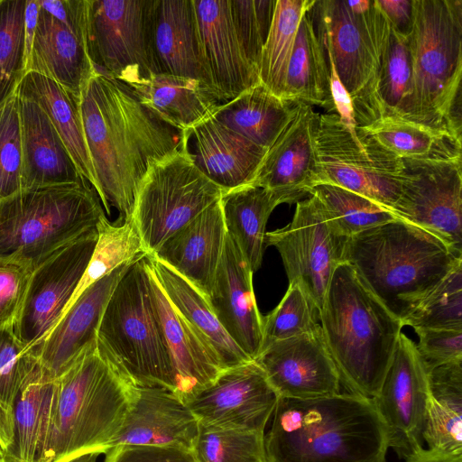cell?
<instances>
[{
  "instance_id": "1",
  "label": "cell",
  "mask_w": 462,
  "mask_h": 462,
  "mask_svg": "<svg viewBox=\"0 0 462 462\" xmlns=\"http://www.w3.org/2000/svg\"><path fill=\"white\" fill-rule=\"evenodd\" d=\"M85 141L95 171L96 193L106 213L131 218L152 162L180 150L186 134L143 106L124 83L95 70L79 97Z\"/></svg>"
},
{
  "instance_id": "2",
  "label": "cell",
  "mask_w": 462,
  "mask_h": 462,
  "mask_svg": "<svg viewBox=\"0 0 462 462\" xmlns=\"http://www.w3.org/2000/svg\"><path fill=\"white\" fill-rule=\"evenodd\" d=\"M271 419L266 462H386L388 430L373 399L279 398Z\"/></svg>"
},
{
  "instance_id": "3",
  "label": "cell",
  "mask_w": 462,
  "mask_h": 462,
  "mask_svg": "<svg viewBox=\"0 0 462 462\" xmlns=\"http://www.w3.org/2000/svg\"><path fill=\"white\" fill-rule=\"evenodd\" d=\"M344 262L402 323L462 264V254L432 234L394 219L349 237Z\"/></svg>"
},
{
  "instance_id": "4",
  "label": "cell",
  "mask_w": 462,
  "mask_h": 462,
  "mask_svg": "<svg viewBox=\"0 0 462 462\" xmlns=\"http://www.w3.org/2000/svg\"><path fill=\"white\" fill-rule=\"evenodd\" d=\"M319 324L341 385L374 399L392 361L402 321L342 263L327 289Z\"/></svg>"
},
{
  "instance_id": "5",
  "label": "cell",
  "mask_w": 462,
  "mask_h": 462,
  "mask_svg": "<svg viewBox=\"0 0 462 462\" xmlns=\"http://www.w3.org/2000/svg\"><path fill=\"white\" fill-rule=\"evenodd\" d=\"M135 385L92 342L57 378L42 462H67L81 454H105L123 426Z\"/></svg>"
},
{
  "instance_id": "6",
  "label": "cell",
  "mask_w": 462,
  "mask_h": 462,
  "mask_svg": "<svg viewBox=\"0 0 462 462\" xmlns=\"http://www.w3.org/2000/svg\"><path fill=\"white\" fill-rule=\"evenodd\" d=\"M412 3L411 81L396 116L461 140L462 1Z\"/></svg>"
},
{
  "instance_id": "7",
  "label": "cell",
  "mask_w": 462,
  "mask_h": 462,
  "mask_svg": "<svg viewBox=\"0 0 462 462\" xmlns=\"http://www.w3.org/2000/svg\"><path fill=\"white\" fill-rule=\"evenodd\" d=\"M97 346L135 386L174 391V373L154 300L147 254L130 263L103 312Z\"/></svg>"
},
{
  "instance_id": "8",
  "label": "cell",
  "mask_w": 462,
  "mask_h": 462,
  "mask_svg": "<svg viewBox=\"0 0 462 462\" xmlns=\"http://www.w3.org/2000/svg\"><path fill=\"white\" fill-rule=\"evenodd\" d=\"M104 215L87 180L22 189L0 200V256L24 259L35 268L96 228Z\"/></svg>"
},
{
  "instance_id": "9",
  "label": "cell",
  "mask_w": 462,
  "mask_h": 462,
  "mask_svg": "<svg viewBox=\"0 0 462 462\" xmlns=\"http://www.w3.org/2000/svg\"><path fill=\"white\" fill-rule=\"evenodd\" d=\"M315 33L350 95L356 127L381 113L376 76L390 23L376 0H315L310 9Z\"/></svg>"
},
{
  "instance_id": "10",
  "label": "cell",
  "mask_w": 462,
  "mask_h": 462,
  "mask_svg": "<svg viewBox=\"0 0 462 462\" xmlns=\"http://www.w3.org/2000/svg\"><path fill=\"white\" fill-rule=\"evenodd\" d=\"M185 134L180 150L151 163L137 193L132 217L147 254L217 202L223 192L196 166Z\"/></svg>"
},
{
  "instance_id": "11",
  "label": "cell",
  "mask_w": 462,
  "mask_h": 462,
  "mask_svg": "<svg viewBox=\"0 0 462 462\" xmlns=\"http://www.w3.org/2000/svg\"><path fill=\"white\" fill-rule=\"evenodd\" d=\"M315 152L318 184L346 189L391 211L404 175L402 159L357 130L352 134L335 113L319 114Z\"/></svg>"
},
{
  "instance_id": "12",
  "label": "cell",
  "mask_w": 462,
  "mask_h": 462,
  "mask_svg": "<svg viewBox=\"0 0 462 462\" xmlns=\"http://www.w3.org/2000/svg\"><path fill=\"white\" fill-rule=\"evenodd\" d=\"M348 237L328 220L312 195L297 202L292 220L267 232L265 245L274 246L282 260L289 283H294L321 310L336 268L344 262Z\"/></svg>"
},
{
  "instance_id": "13",
  "label": "cell",
  "mask_w": 462,
  "mask_h": 462,
  "mask_svg": "<svg viewBox=\"0 0 462 462\" xmlns=\"http://www.w3.org/2000/svg\"><path fill=\"white\" fill-rule=\"evenodd\" d=\"M402 162L404 175L391 212L462 254V157Z\"/></svg>"
},
{
  "instance_id": "14",
  "label": "cell",
  "mask_w": 462,
  "mask_h": 462,
  "mask_svg": "<svg viewBox=\"0 0 462 462\" xmlns=\"http://www.w3.org/2000/svg\"><path fill=\"white\" fill-rule=\"evenodd\" d=\"M154 0H88L86 46L96 70L152 72Z\"/></svg>"
},
{
  "instance_id": "15",
  "label": "cell",
  "mask_w": 462,
  "mask_h": 462,
  "mask_svg": "<svg viewBox=\"0 0 462 462\" xmlns=\"http://www.w3.org/2000/svg\"><path fill=\"white\" fill-rule=\"evenodd\" d=\"M97 240L96 227L34 268L23 310L13 328L27 350L40 346L60 319L88 264Z\"/></svg>"
},
{
  "instance_id": "16",
  "label": "cell",
  "mask_w": 462,
  "mask_h": 462,
  "mask_svg": "<svg viewBox=\"0 0 462 462\" xmlns=\"http://www.w3.org/2000/svg\"><path fill=\"white\" fill-rule=\"evenodd\" d=\"M430 396L416 344L401 333L378 394L373 399L388 430L389 448L405 458L422 446Z\"/></svg>"
},
{
  "instance_id": "17",
  "label": "cell",
  "mask_w": 462,
  "mask_h": 462,
  "mask_svg": "<svg viewBox=\"0 0 462 462\" xmlns=\"http://www.w3.org/2000/svg\"><path fill=\"white\" fill-rule=\"evenodd\" d=\"M279 396L255 360L227 368L187 403L199 423L265 433Z\"/></svg>"
},
{
  "instance_id": "18",
  "label": "cell",
  "mask_w": 462,
  "mask_h": 462,
  "mask_svg": "<svg viewBox=\"0 0 462 462\" xmlns=\"http://www.w3.org/2000/svg\"><path fill=\"white\" fill-rule=\"evenodd\" d=\"M255 361L279 398L310 399L340 393L339 374L321 327L268 344Z\"/></svg>"
},
{
  "instance_id": "19",
  "label": "cell",
  "mask_w": 462,
  "mask_h": 462,
  "mask_svg": "<svg viewBox=\"0 0 462 462\" xmlns=\"http://www.w3.org/2000/svg\"><path fill=\"white\" fill-rule=\"evenodd\" d=\"M319 114L294 102L292 116L267 150L253 185L271 191L282 203H297L318 185L315 136Z\"/></svg>"
},
{
  "instance_id": "20",
  "label": "cell",
  "mask_w": 462,
  "mask_h": 462,
  "mask_svg": "<svg viewBox=\"0 0 462 462\" xmlns=\"http://www.w3.org/2000/svg\"><path fill=\"white\" fill-rule=\"evenodd\" d=\"M253 274L227 235L208 301L230 338L255 360L263 346V316L254 292Z\"/></svg>"
},
{
  "instance_id": "21",
  "label": "cell",
  "mask_w": 462,
  "mask_h": 462,
  "mask_svg": "<svg viewBox=\"0 0 462 462\" xmlns=\"http://www.w3.org/2000/svg\"><path fill=\"white\" fill-rule=\"evenodd\" d=\"M202 53L212 89L221 104L260 83L232 21L230 0H193Z\"/></svg>"
},
{
  "instance_id": "22",
  "label": "cell",
  "mask_w": 462,
  "mask_h": 462,
  "mask_svg": "<svg viewBox=\"0 0 462 462\" xmlns=\"http://www.w3.org/2000/svg\"><path fill=\"white\" fill-rule=\"evenodd\" d=\"M131 262L120 265L85 290L41 345L30 351L45 375L59 378L83 349L96 341L106 305Z\"/></svg>"
},
{
  "instance_id": "23",
  "label": "cell",
  "mask_w": 462,
  "mask_h": 462,
  "mask_svg": "<svg viewBox=\"0 0 462 462\" xmlns=\"http://www.w3.org/2000/svg\"><path fill=\"white\" fill-rule=\"evenodd\" d=\"M199 424L188 405L173 392L162 387L136 386L123 426L110 448L160 446L191 450Z\"/></svg>"
},
{
  "instance_id": "24",
  "label": "cell",
  "mask_w": 462,
  "mask_h": 462,
  "mask_svg": "<svg viewBox=\"0 0 462 462\" xmlns=\"http://www.w3.org/2000/svg\"><path fill=\"white\" fill-rule=\"evenodd\" d=\"M162 121L180 133L213 116L221 103L203 81L169 74L128 69L116 78Z\"/></svg>"
},
{
  "instance_id": "25",
  "label": "cell",
  "mask_w": 462,
  "mask_h": 462,
  "mask_svg": "<svg viewBox=\"0 0 462 462\" xmlns=\"http://www.w3.org/2000/svg\"><path fill=\"white\" fill-rule=\"evenodd\" d=\"M226 236L219 199L150 255L175 271L208 300Z\"/></svg>"
},
{
  "instance_id": "26",
  "label": "cell",
  "mask_w": 462,
  "mask_h": 462,
  "mask_svg": "<svg viewBox=\"0 0 462 462\" xmlns=\"http://www.w3.org/2000/svg\"><path fill=\"white\" fill-rule=\"evenodd\" d=\"M152 42L153 73L196 79L212 89L193 0H154Z\"/></svg>"
},
{
  "instance_id": "27",
  "label": "cell",
  "mask_w": 462,
  "mask_h": 462,
  "mask_svg": "<svg viewBox=\"0 0 462 462\" xmlns=\"http://www.w3.org/2000/svg\"><path fill=\"white\" fill-rule=\"evenodd\" d=\"M198 169L223 191L252 184L267 149L211 116L188 132Z\"/></svg>"
},
{
  "instance_id": "28",
  "label": "cell",
  "mask_w": 462,
  "mask_h": 462,
  "mask_svg": "<svg viewBox=\"0 0 462 462\" xmlns=\"http://www.w3.org/2000/svg\"><path fill=\"white\" fill-rule=\"evenodd\" d=\"M149 269L152 290L173 367V393L187 404L209 386L224 368L217 355L169 301L150 264Z\"/></svg>"
},
{
  "instance_id": "29",
  "label": "cell",
  "mask_w": 462,
  "mask_h": 462,
  "mask_svg": "<svg viewBox=\"0 0 462 462\" xmlns=\"http://www.w3.org/2000/svg\"><path fill=\"white\" fill-rule=\"evenodd\" d=\"M95 70L85 33L57 20L40 6L26 73L33 71L49 78L79 98Z\"/></svg>"
},
{
  "instance_id": "30",
  "label": "cell",
  "mask_w": 462,
  "mask_h": 462,
  "mask_svg": "<svg viewBox=\"0 0 462 462\" xmlns=\"http://www.w3.org/2000/svg\"><path fill=\"white\" fill-rule=\"evenodd\" d=\"M23 139L22 189L86 180L47 115L18 97Z\"/></svg>"
},
{
  "instance_id": "31",
  "label": "cell",
  "mask_w": 462,
  "mask_h": 462,
  "mask_svg": "<svg viewBox=\"0 0 462 462\" xmlns=\"http://www.w3.org/2000/svg\"><path fill=\"white\" fill-rule=\"evenodd\" d=\"M151 270L177 311L218 357L224 370L252 361L230 338L208 300L175 271L147 254Z\"/></svg>"
},
{
  "instance_id": "32",
  "label": "cell",
  "mask_w": 462,
  "mask_h": 462,
  "mask_svg": "<svg viewBox=\"0 0 462 462\" xmlns=\"http://www.w3.org/2000/svg\"><path fill=\"white\" fill-rule=\"evenodd\" d=\"M14 94L34 102L47 115L79 172L96 191L97 180L85 141L79 98L52 79L33 71L24 75Z\"/></svg>"
},
{
  "instance_id": "33",
  "label": "cell",
  "mask_w": 462,
  "mask_h": 462,
  "mask_svg": "<svg viewBox=\"0 0 462 462\" xmlns=\"http://www.w3.org/2000/svg\"><path fill=\"white\" fill-rule=\"evenodd\" d=\"M280 204L271 191L253 184L222 192L220 205L226 233L253 273L262 265L269 217Z\"/></svg>"
},
{
  "instance_id": "34",
  "label": "cell",
  "mask_w": 462,
  "mask_h": 462,
  "mask_svg": "<svg viewBox=\"0 0 462 462\" xmlns=\"http://www.w3.org/2000/svg\"><path fill=\"white\" fill-rule=\"evenodd\" d=\"M294 102L273 94L261 82L218 106L214 117L220 123L269 149L292 116Z\"/></svg>"
},
{
  "instance_id": "35",
  "label": "cell",
  "mask_w": 462,
  "mask_h": 462,
  "mask_svg": "<svg viewBox=\"0 0 462 462\" xmlns=\"http://www.w3.org/2000/svg\"><path fill=\"white\" fill-rule=\"evenodd\" d=\"M430 396L423 441L429 448L462 454V360L428 371Z\"/></svg>"
},
{
  "instance_id": "36",
  "label": "cell",
  "mask_w": 462,
  "mask_h": 462,
  "mask_svg": "<svg viewBox=\"0 0 462 462\" xmlns=\"http://www.w3.org/2000/svg\"><path fill=\"white\" fill-rule=\"evenodd\" d=\"M282 99L319 106L334 111L328 62L314 31L310 10L301 18L291 56Z\"/></svg>"
},
{
  "instance_id": "37",
  "label": "cell",
  "mask_w": 462,
  "mask_h": 462,
  "mask_svg": "<svg viewBox=\"0 0 462 462\" xmlns=\"http://www.w3.org/2000/svg\"><path fill=\"white\" fill-rule=\"evenodd\" d=\"M356 130L401 159L462 157L460 139L396 115H381Z\"/></svg>"
},
{
  "instance_id": "38",
  "label": "cell",
  "mask_w": 462,
  "mask_h": 462,
  "mask_svg": "<svg viewBox=\"0 0 462 462\" xmlns=\"http://www.w3.org/2000/svg\"><path fill=\"white\" fill-rule=\"evenodd\" d=\"M57 379L45 375L38 366L19 393L14 406V443L11 457L16 462H42Z\"/></svg>"
},
{
  "instance_id": "39",
  "label": "cell",
  "mask_w": 462,
  "mask_h": 462,
  "mask_svg": "<svg viewBox=\"0 0 462 462\" xmlns=\"http://www.w3.org/2000/svg\"><path fill=\"white\" fill-rule=\"evenodd\" d=\"M315 0H276L270 32L263 49L260 82L282 99L284 82L299 26Z\"/></svg>"
},
{
  "instance_id": "40",
  "label": "cell",
  "mask_w": 462,
  "mask_h": 462,
  "mask_svg": "<svg viewBox=\"0 0 462 462\" xmlns=\"http://www.w3.org/2000/svg\"><path fill=\"white\" fill-rule=\"evenodd\" d=\"M97 231L93 254L64 312L93 283L120 265L146 254L133 217L111 222L104 215L97 225Z\"/></svg>"
},
{
  "instance_id": "41",
  "label": "cell",
  "mask_w": 462,
  "mask_h": 462,
  "mask_svg": "<svg viewBox=\"0 0 462 462\" xmlns=\"http://www.w3.org/2000/svg\"><path fill=\"white\" fill-rule=\"evenodd\" d=\"M310 195L319 200L333 227L348 238L397 219L389 209L373 200L332 184H318L311 189Z\"/></svg>"
},
{
  "instance_id": "42",
  "label": "cell",
  "mask_w": 462,
  "mask_h": 462,
  "mask_svg": "<svg viewBox=\"0 0 462 462\" xmlns=\"http://www.w3.org/2000/svg\"><path fill=\"white\" fill-rule=\"evenodd\" d=\"M411 81L409 36L401 34L390 25L381 46L376 76V94L381 106L379 116L400 113L408 97Z\"/></svg>"
},
{
  "instance_id": "43",
  "label": "cell",
  "mask_w": 462,
  "mask_h": 462,
  "mask_svg": "<svg viewBox=\"0 0 462 462\" xmlns=\"http://www.w3.org/2000/svg\"><path fill=\"white\" fill-rule=\"evenodd\" d=\"M196 462H266L264 433L199 424Z\"/></svg>"
},
{
  "instance_id": "44",
  "label": "cell",
  "mask_w": 462,
  "mask_h": 462,
  "mask_svg": "<svg viewBox=\"0 0 462 462\" xmlns=\"http://www.w3.org/2000/svg\"><path fill=\"white\" fill-rule=\"evenodd\" d=\"M26 0H0V105L14 95L26 74Z\"/></svg>"
},
{
  "instance_id": "45",
  "label": "cell",
  "mask_w": 462,
  "mask_h": 462,
  "mask_svg": "<svg viewBox=\"0 0 462 462\" xmlns=\"http://www.w3.org/2000/svg\"><path fill=\"white\" fill-rule=\"evenodd\" d=\"M415 331L462 329V264L441 282L402 321Z\"/></svg>"
},
{
  "instance_id": "46",
  "label": "cell",
  "mask_w": 462,
  "mask_h": 462,
  "mask_svg": "<svg viewBox=\"0 0 462 462\" xmlns=\"http://www.w3.org/2000/svg\"><path fill=\"white\" fill-rule=\"evenodd\" d=\"M319 327V311L314 302L300 286L289 283L280 303L263 317L262 349L272 342L297 337Z\"/></svg>"
},
{
  "instance_id": "47",
  "label": "cell",
  "mask_w": 462,
  "mask_h": 462,
  "mask_svg": "<svg viewBox=\"0 0 462 462\" xmlns=\"http://www.w3.org/2000/svg\"><path fill=\"white\" fill-rule=\"evenodd\" d=\"M23 139L19 99L0 105V200L22 190Z\"/></svg>"
},
{
  "instance_id": "48",
  "label": "cell",
  "mask_w": 462,
  "mask_h": 462,
  "mask_svg": "<svg viewBox=\"0 0 462 462\" xmlns=\"http://www.w3.org/2000/svg\"><path fill=\"white\" fill-rule=\"evenodd\" d=\"M276 0H230L232 21L244 52L259 74Z\"/></svg>"
},
{
  "instance_id": "49",
  "label": "cell",
  "mask_w": 462,
  "mask_h": 462,
  "mask_svg": "<svg viewBox=\"0 0 462 462\" xmlns=\"http://www.w3.org/2000/svg\"><path fill=\"white\" fill-rule=\"evenodd\" d=\"M37 368L36 357L22 345L13 329L0 330V401L14 408Z\"/></svg>"
},
{
  "instance_id": "50",
  "label": "cell",
  "mask_w": 462,
  "mask_h": 462,
  "mask_svg": "<svg viewBox=\"0 0 462 462\" xmlns=\"http://www.w3.org/2000/svg\"><path fill=\"white\" fill-rule=\"evenodd\" d=\"M33 270L29 261L0 256V330L13 329L17 321Z\"/></svg>"
},
{
  "instance_id": "51",
  "label": "cell",
  "mask_w": 462,
  "mask_h": 462,
  "mask_svg": "<svg viewBox=\"0 0 462 462\" xmlns=\"http://www.w3.org/2000/svg\"><path fill=\"white\" fill-rule=\"evenodd\" d=\"M416 345L427 369L462 360V329H420Z\"/></svg>"
},
{
  "instance_id": "52",
  "label": "cell",
  "mask_w": 462,
  "mask_h": 462,
  "mask_svg": "<svg viewBox=\"0 0 462 462\" xmlns=\"http://www.w3.org/2000/svg\"><path fill=\"white\" fill-rule=\"evenodd\" d=\"M104 455L103 462H196L191 450L177 447L117 446Z\"/></svg>"
},
{
  "instance_id": "53",
  "label": "cell",
  "mask_w": 462,
  "mask_h": 462,
  "mask_svg": "<svg viewBox=\"0 0 462 462\" xmlns=\"http://www.w3.org/2000/svg\"><path fill=\"white\" fill-rule=\"evenodd\" d=\"M328 58L329 69V85L333 103V109L338 116L341 123L347 128L352 134H356V123L353 101L339 79L334 64L330 58Z\"/></svg>"
},
{
  "instance_id": "54",
  "label": "cell",
  "mask_w": 462,
  "mask_h": 462,
  "mask_svg": "<svg viewBox=\"0 0 462 462\" xmlns=\"http://www.w3.org/2000/svg\"><path fill=\"white\" fill-rule=\"evenodd\" d=\"M390 25L401 34L410 36L413 24L412 0H376Z\"/></svg>"
},
{
  "instance_id": "55",
  "label": "cell",
  "mask_w": 462,
  "mask_h": 462,
  "mask_svg": "<svg viewBox=\"0 0 462 462\" xmlns=\"http://www.w3.org/2000/svg\"><path fill=\"white\" fill-rule=\"evenodd\" d=\"M14 443V408L0 401V446L10 457Z\"/></svg>"
},
{
  "instance_id": "56",
  "label": "cell",
  "mask_w": 462,
  "mask_h": 462,
  "mask_svg": "<svg viewBox=\"0 0 462 462\" xmlns=\"http://www.w3.org/2000/svg\"><path fill=\"white\" fill-rule=\"evenodd\" d=\"M40 12V0H26L24 10V36L26 71Z\"/></svg>"
},
{
  "instance_id": "57",
  "label": "cell",
  "mask_w": 462,
  "mask_h": 462,
  "mask_svg": "<svg viewBox=\"0 0 462 462\" xmlns=\"http://www.w3.org/2000/svg\"><path fill=\"white\" fill-rule=\"evenodd\" d=\"M405 462H462V454H449L421 446L406 457Z\"/></svg>"
},
{
  "instance_id": "58",
  "label": "cell",
  "mask_w": 462,
  "mask_h": 462,
  "mask_svg": "<svg viewBox=\"0 0 462 462\" xmlns=\"http://www.w3.org/2000/svg\"><path fill=\"white\" fill-rule=\"evenodd\" d=\"M104 455L99 451H91L77 456L67 462H98V458Z\"/></svg>"
}]
</instances>
